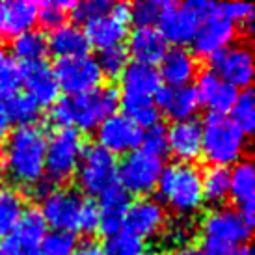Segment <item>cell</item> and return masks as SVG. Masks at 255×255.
Wrapping results in <instances>:
<instances>
[{
    "mask_svg": "<svg viewBox=\"0 0 255 255\" xmlns=\"http://www.w3.org/2000/svg\"><path fill=\"white\" fill-rule=\"evenodd\" d=\"M203 255H254L248 244H207L203 242Z\"/></svg>",
    "mask_w": 255,
    "mask_h": 255,
    "instance_id": "cell-46",
    "label": "cell"
},
{
    "mask_svg": "<svg viewBox=\"0 0 255 255\" xmlns=\"http://www.w3.org/2000/svg\"><path fill=\"white\" fill-rule=\"evenodd\" d=\"M77 231L84 235H93L95 231H99V211L97 205L92 201H84L80 216H78V226Z\"/></svg>",
    "mask_w": 255,
    "mask_h": 255,
    "instance_id": "cell-44",
    "label": "cell"
},
{
    "mask_svg": "<svg viewBox=\"0 0 255 255\" xmlns=\"http://www.w3.org/2000/svg\"><path fill=\"white\" fill-rule=\"evenodd\" d=\"M6 26V2H0V32Z\"/></svg>",
    "mask_w": 255,
    "mask_h": 255,
    "instance_id": "cell-50",
    "label": "cell"
},
{
    "mask_svg": "<svg viewBox=\"0 0 255 255\" xmlns=\"http://www.w3.org/2000/svg\"><path fill=\"white\" fill-rule=\"evenodd\" d=\"M56 77L58 88L67 95H80V93L93 92L99 88L103 75L99 65L92 56H78L58 60L56 67L52 69Z\"/></svg>",
    "mask_w": 255,
    "mask_h": 255,
    "instance_id": "cell-11",
    "label": "cell"
},
{
    "mask_svg": "<svg viewBox=\"0 0 255 255\" xmlns=\"http://www.w3.org/2000/svg\"><path fill=\"white\" fill-rule=\"evenodd\" d=\"M21 84L26 90V97L37 107H52L58 101V88L54 71L47 62H32L21 65Z\"/></svg>",
    "mask_w": 255,
    "mask_h": 255,
    "instance_id": "cell-16",
    "label": "cell"
},
{
    "mask_svg": "<svg viewBox=\"0 0 255 255\" xmlns=\"http://www.w3.org/2000/svg\"><path fill=\"white\" fill-rule=\"evenodd\" d=\"M143 130L123 114H114L97 127V145L110 155H128L142 145Z\"/></svg>",
    "mask_w": 255,
    "mask_h": 255,
    "instance_id": "cell-15",
    "label": "cell"
},
{
    "mask_svg": "<svg viewBox=\"0 0 255 255\" xmlns=\"http://www.w3.org/2000/svg\"><path fill=\"white\" fill-rule=\"evenodd\" d=\"M160 90V77L155 65L132 62L121 73V95L132 99H155Z\"/></svg>",
    "mask_w": 255,
    "mask_h": 255,
    "instance_id": "cell-22",
    "label": "cell"
},
{
    "mask_svg": "<svg viewBox=\"0 0 255 255\" xmlns=\"http://www.w3.org/2000/svg\"><path fill=\"white\" fill-rule=\"evenodd\" d=\"M77 2H62V0H47L37 4V21H41L45 28L54 30L65 24L67 13L73 11Z\"/></svg>",
    "mask_w": 255,
    "mask_h": 255,
    "instance_id": "cell-36",
    "label": "cell"
},
{
    "mask_svg": "<svg viewBox=\"0 0 255 255\" xmlns=\"http://www.w3.org/2000/svg\"><path fill=\"white\" fill-rule=\"evenodd\" d=\"M166 239L173 248H183L188 246V242L192 239V226L190 222H175L168 227L166 231Z\"/></svg>",
    "mask_w": 255,
    "mask_h": 255,
    "instance_id": "cell-45",
    "label": "cell"
},
{
    "mask_svg": "<svg viewBox=\"0 0 255 255\" xmlns=\"http://www.w3.org/2000/svg\"><path fill=\"white\" fill-rule=\"evenodd\" d=\"M45 149L47 134L36 125L17 127L9 134L4 151L7 175L24 188H32L45 175Z\"/></svg>",
    "mask_w": 255,
    "mask_h": 255,
    "instance_id": "cell-2",
    "label": "cell"
},
{
    "mask_svg": "<svg viewBox=\"0 0 255 255\" xmlns=\"http://www.w3.org/2000/svg\"><path fill=\"white\" fill-rule=\"evenodd\" d=\"M255 173L250 160H241L229 170V196L233 198L237 211L254 218L255 209Z\"/></svg>",
    "mask_w": 255,
    "mask_h": 255,
    "instance_id": "cell-24",
    "label": "cell"
},
{
    "mask_svg": "<svg viewBox=\"0 0 255 255\" xmlns=\"http://www.w3.org/2000/svg\"><path fill=\"white\" fill-rule=\"evenodd\" d=\"M211 71L216 73L224 82L235 90H250L254 80V54L248 45H229L222 52L211 58Z\"/></svg>",
    "mask_w": 255,
    "mask_h": 255,
    "instance_id": "cell-13",
    "label": "cell"
},
{
    "mask_svg": "<svg viewBox=\"0 0 255 255\" xmlns=\"http://www.w3.org/2000/svg\"><path fill=\"white\" fill-rule=\"evenodd\" d=\"M168 50V43L162 34L153 26H136L128 36L127 54L134 58V62L145 65L158 64Z\"/></svg>",
    "mask_w": 255,
    "mask_h": 255,
    "instance_id": "cell-23",
    "label": "cell"
},
{
    "mask_svg": "<svg viewBox=\"0 0 255 255\" xmlns=\"http://www.w3.org/2000/svg\"><path fill=\"white\" fill-rule=\"evenodd\" d=\"M194 90H196V95H198L199 107L203 105V107L209 108L211 114H220V116H226L233 108L235 99L239 95V92L235 90L233 86L224 82L211 69L199 75Z\"/></svg>",
    "mask_w": 255,
    "mask_h": 255,
    "instance_id": "cell-18",
    "label": "cell"
},
{
    "mask_svg": "<svg viewBox=\"0 0 255 255\" xmlns=\"http://www.w3.org/2000/svg\"><path fill=\"white\" fill-rule=\"evenodd\" d=\"M77 183L88 196H103L118 186V160L99 145L84 147L77 168Z\"/></svg>",
    "mask_w": 255,
    "mask_h": 255,
    "instance_id": "cell-8",
    "label": "cell"
},
{
    "mask_svg": "<svg viewBox=\"0 0 255 255\" xmlns=\"http://www.w3.org/2000/svg\"><path fill=\"white\" fill-rule=\"evenodd\" d=\"M84 153L82 134L73 128H58L47 138L45 149V175L50 183H67L75 177Z\"/></svg>",
    "mask_w": 255,
    "mask_h": 255,
    "instance_id": "cell-6",
    "label": "cell"
},
{
    "mask_svg": "<svg viewBox=\"0 0 255 255\" xmlns=\"http://www.w3.org/2000/svg\"><path fill=\"white\" fill-rule=\"evenodd\" d=\"M143 255H160L158 252H153V250H149V252H143Z\"/></svg>",
    "mask_w": 255,
    "mask_h": 255,
    "instance_id": "cell-53",
    "label": "cell"
},
{
    "mask_svg": "<svg viewBox=\"0 0 255 255\" xmlns=\"http://www.w3.org/2000/svg\"><path fill=\"white\" fill-rule=\"evenodd\" d=\"M21 84V65L13 58L0 50V88L15 92Z\"/></svg>",
    "mask_w": 255,
    "mask_h": 255,
    "instance_id": "cell-41",
    "label": "cell"
},
{
    "mask_svg": "<svg viewBox=\"0 0 255 255\" xmlns=\"http://www.w3.org/2000/svg\"><path fill=\"white\" fill-rule=\"evenodd\" d=\"M168 255H203L199 248H194V246H183V248H173Z\"/></svg>",
    "mask_w": 255,
    "mask_h": 255,
    "instance_id": "cell-49",
    "label": "cell"
},
{
    "mask_svg": "<svg viewBox=\"0 0 255 255\" xmlns=\"http://www.w3.org/2000/svg\"><path fill=\"white\" fill-rule=\"evenodd\" d=\"M37 21V4L30 0H19L6 4V26L4 34L9 36H21L24 32L34 30Z\"/></svg>",
    "mask_w": 255,
    "mask_h": 255,
    "instance_id": "cell-28",
    "label": "cell"
},
{
    "mask_svg": "<svg viewBox=\"0 0 255 255\" xmlns=\"http://www.w3.org/2000/svg\"><path fill=\"white\" fill-rule=\"evenodd\" d=\"M9 128H11V121L7 120V116L0 110V140H4L9 136Z\"/></svg>",
    "mask_w": 255,
    "mask_h": 255,
    "instance_id": "cell-48",
    "label": "cell"
},
{
    "mask_svg": "<svg viewBox=\"0 0 255 255\" xmlns=\"http://www.w3.org/2000/svg\"><path fill=\"white\" fill-rule=\"evenodd\" d=\"M71 255H103L101 248L97 244H93V242H84V244H80L75 248Z\"/></svg>",
    "mask_w": 255,
    "mask_h": 255,
    "instance_id": "cell-47",
    "label": "cell"
},
{
    "mask_svg": "<svg viewBox=\"0 0 255 255\" xmlns=\"http://www.w3.org/2000/svg\"><path fill=\"white\" fill-rule=\"evenodd\" d=\"M0 190H4V170L0 166Z\"/></svg>",
    "mask_w": 255,
    "mask_h": 255,
    "instance_id": "cell-52",
    "label": "cell"
},
{
    "mask_svg": "<svg viewBox=\"0 0 255 255\" xmlns=\"http://www.w3.org/2000/svg\"><path fill=\"white\" fill-rule=\"evenodd\" d=\"M233 121V125L239 130H242L244 134L248 136L255 127V97L252 90H242L237 99H235L233 108L229 110Z\"/></svg>",
    "mask_w": 255,
    "mask_h": 255,
    "instance_id": "cell-34",
    "label": "cell"
},
{
    "mask_svg": "<svg viewBox=\"0 0 255 255\" xmlns=\"http://www.w3.org/2000/svg\"><path fill=\"white\" fill-rule=\"evenodd\" d=\"M101 252L103 255H143L145 248L142 239L128 233L127 229H121L118 233L108 235Z\"/></svg>",
    "mask_w": 255,
    "mask_h": 255,
    "instance_id": "cell-35",
    "label": "cell"
},
{
    "mask_svg": "<svg viewBox=\"0 0 255 255\" xmlns=\"http://www.w3.org/2000/svg\"><path fill=\"white\" fill-rule=\"evenodd\" d=\"M2 160H4V151H2V147H0V166H2Z\"/></svg>",
    "mask_w": 255,
    "mask_h": 255,
    "instance_id": "cell-54",
    "label": "cell"
},
{
    "mask_svg": "<svg viewBox=\"0 0 255 255\" xmlns=\"http://www.w3.org/2000/svg\"><path fill=\"white\" fill-rule=\"evenodd\" d=\"M39 110L41 108L37 107L34 101H30L26 95H21V93L15 92L6 101L2 112L6 114L7 120L11 123H17L19 127H26V125L36 123L37 118H39Z\"/></svg>",
    "mask_w": 255,
    "mask_h": 255,
    "instance_id": "cell-33",
    "label": "cell"
},
{
    "mask_svg": "<svg viewBox=\"0 0 255 255\" xmlns=\"http://www.w3.org/2000/svg\"><path fill=\"white\" fill-rule=\"evenodd\" d=\"M166 226V211L160 201L151 198H140L130 203L123 227L138 239H153Z\"/></svg>",
    "mask_w": 255,
    "mask_h": 255,
    "instance_id": "cell-17",
    "label": "cell"
},
{
    "mask_svg": "<svg viewBox=\"0 0 255 255\" xmlns=\"http://www.w3.org/2000/svg\"><path fill=\"white\" fill-rule=\"evenodd\" d=\"M112 9V2L107 0H86V2H77L73 7V17L80 22H92L103 15H108Z\"/></svg>",
    "mask_w": 255,
    "mask_h": 255,
    "instance_id": "cell-40",
    "label": "cell"
},
{
    "mask_svg": "<svg viewBox=\"0 0 255 255\" xmlns=\"http://www.w3.org/2000/svg\"><path fill=\"white\" fill-rule=\"evenodd\" d=\"M47 49L58 58H78L86 56L90 50V43L86 39L84 30L77 24H62L58 28L50 30L47 39Z\"/></svg>",
    "mask_w": 255,
    "mask_h": 255,
    "instance_id": "cell-26",
    "label": "cell"
},
{
    "mask_svg": "<svg viewBox=\"0 0 255 255\" xmlns=\"http://www.w3.org/2000/svg\"><path fill=\"white\" fill-rule=\"evenodd\" d=\"M26 211L24 199L15 190H0V237L4 239L15 229Z\"/></svg>",
    "mask_w": 255,
    "mask_h": 255,
    "instance_id": "cell-32",
    "label": "cell"
},
{
    "mask_svg": "<svg viewBox=\"0 0 255 255\" xmlns=\"http://www.w3.org/2000/svg\"><path fill=\"white\" fill-rule=\"evenodd\" d=\"M47 224L39 211L28 209L11 233L0 241V255H41V241Z\"/></svg>",
    "mask_w": 255,
    "mask_h": 255,
    "instance_id": "cell-14",
    "label": "cell"
},
{
    "mask_svg": "<svg viewBox=\"0 0 255 255\" xmlns=\"http://www.w3.org/2000/svg\"><path fill=\"white\" fill-rule=\"evenodd\" d=\"M201 196L211 205H220L229 198V168L209 166L201 173Z\"/></svg>",
    "mask_w": 255,
    "mask_h": 255,
    "instance_id": "cell-30",
    "label": "cell"
},
{
    "mask_svg": "<svg viewBox=\"0 0 255 255\" xmlns=\"http://www.w3.org/2000/svg\"><path fill=\"white\" fill-rule=\"evenodd\" d=\"M220 9H222V13L226 15L229 21L233 22L235 26L242 24V26L248 28V32L254 26L255 9L252 4H220Z\"/></svg>",
    "mask_w": 255,
    "mask_h": 255,
    "instance_id": "cell-42",
    "label": "cell"
},
{
    "mask_svg": "<svg viewBox=\"0 0 255 255\" xmlns=\"http://www.w3.org/2000/svg\"><path fill=\"white\" fill-rule=\"evenodd\" d=\"M142 149L153 153V155L164 156L168 151V142H166V128L156 125L153 128H147L142 138Z\"/></svg>",
    "mask_w": 255,
    "mask_h": 255,
    "instance_id": "cell-43",
    "label": "cell"
},
{
    "mask_svg": "<svg viewBox=\"0 0 255 255\" xmlns=\"http://www.w3.org/2000/svg\"><path fill=\"white\" fill-rule=\"evenodd\" d=\"M77 248V237L71 231H47L41 241V255H71Z\"/></svg>",
    "mask_w": 255,
    "mask_h": 255,
    "instance_id": "cell-37",
    "label": "cell"
},
{
    "mask_svg": "<svg viewBox=\"0 0 255 255\" xmlns=\"http://www.w3.org/2000/svg\"><path fill=\"white\" fill-rule=\"evenodd\" d=\"M86 199L77 190L71 188H58L50 190L41 201V211L45 224L58 231H77L78 216Z\"/></svg>",
    "mask_w": 255,
    "mask_h": 255,
    "instance_id": "cell-12",
    "label": "cell"
},
{
    "mask_svg": "<svg viewBox=\"0 0 255 255\" xmlns=\"http://www.w3.org/2000/svg\"><path fill=\"white\" fill-rule=\"evenodd\" d=\"M120 107V93L112 86H99L93 92L65 95L50 108V121L60 128L90 132L114 116Z\"/></svg>",
    "mask_w": 255,
    "mask_h": 255,
    "instance_id": "cell-1",
    "label": "cell"
},
{
    "mask_svg": "<svg viewBox=\"0 0 255 255\" xmlns=\"http://www.w3.org/2000/svg\"><path fill=\"white\" fill-rule=\"evenodd\" d=\"M155 105L158 112H164L173 123L177 121L194 120V116L199 108V101L196 95L194 86H160V90L155 95Z\"/></svg>",
    "mask_w": 255,
    "mask_h": 255,
    "instance_id": "cell-20",
    "label": "cell"
},
{
    "mask_svg": "<svg viewBox=\"0 0 255 255\" xmlns=\"http://www.w3.org/2000/svg\"><path fill=\"white\" fill-rule=\"evenodd\" d=\"M166 6L164 0H142L130 6V21L136 22V26H153L158 22L162 9Z\"/></svg>",
    "mask_w": 255,
    "mask_h": 255,
    "instance_id": "cell-39",
    "label": "cell"
},
{
    "mask_svg": "<svg viewBox=\"0 0 255 255\" xmlns=\"http://www.w3.org/2000/svg\"><path fill=\"white\" fill-rule=\"evenodd\" d=\"M214 4L203 2V0H192L184 4H173L166 2L162 15L158 19V32L162 34L166 43H173L177 47H183L186 43H192L199 24L205 21V17L213 11Z\"/></svg>",
    "mask_w": 255,
    "mask_h": 255,
    "instance_id": "cell-5",
    "label": "cell"
},
{
    "mask_svg": "<svg viewBox=\"0 0 255 255\" xmlns=\"http://www.w3.org/2000/svg\"><path fill=\"white\" fill-rule=\"evenodd\" d=\"M130 207V196L121 188L120 184L114 186L112 190L105 192L101 196V201L97 205L99 211V231L107 235L118 233L123 229L125 216Z\"/></svg>",
    "mask_w": 255,
    "mask_h": 255,
    "instance_id": "cell-25",
    "label": "cell"
},
{
    "mask_svg": "<svg viewBox=\"0 0 255 255\" xmlns=\"http://www.w3.org/2000/svg\"><path fill=\"white\" fill-rule=\"evenodd\" d=\"M120 105L123 108V116L136 123L142 128H153L158 125L160 112L155 105V99H132V97H120Z\"/></svg>",
    "mask_w": 255,
    "mask_h": 255,
    "instance_id": "cell-31",
    "label": "cell"
},
{
    "mask_svg": "<svg viewBox=\"0 0 255 255\" xmlns=\"http://www.w3.org/2000/svg\"><path fill=\"white\" fill-rule=\"evenodd\" d=\"M15 92H7L4 88H0V110H4V105H6V101L9 99V95Z\"/></svg>",
    "mask_w": 255,
    "mask_h": 255,
    "instance_id": "cell-51",
    "label": "cell"
},
{
    "mask_svg": "<svg viewBox=\"0 0 255 255\" xmlns=\"http://www.w3.org/2000/svg\"><path fill=\"white\" fill-rule=\"evenodd\" d=\"M254 218H248L237 209L218 207L201 222V235L207 244H246L252 235Z\"/></svg>",
    "mask_w": 255,
    "mask_h": 255,
    "instance_id": "cell-9",
    "label": "cell"
},
{
    "mask_svg": "<svg viewBox=\"0 0 255 255\" xmlns=\"http://www.w3.org/2000/svg\"><path fill=\"white\" fill-rule=\"evenodd\" d=\"M246 153V134L227 116L209 114L201 125V155L211 166L227 168L242 160Z\"/></svg>",
    "mask_w": 255,
    "mask_h": 255,
    "instance_id": "cell-3",
    "label": "cell"
},
{
    "mask_svg": "<svg viewBox=\"0 0 255 255\" xmlns=\"http://www.w3.org/2000/svg\"><path fill=\"white\" fill-rule=\"evenodd\" d=\"M158 196L181 216L198 213L203 205L201 173L194 164H171L162 170L156 184Z\"/></svg>",
    "mask_w": 255,
    "mask_h": 255,
    "instance_id": "cell-4",
    "label": "cell"
},
{
    "mask_svg": "<svg viewBox=\"0 0 255 255\" xmlns=\"http://www.w3.org/2000/svg\"><path fill=\"white\" fill-rule=\"evenodd\" d=\"M11 52L13 60H21L24 64L32 62H43V58L47 56V37L43 36L39 30H30L21 36H15L11 43Z\"/></svg>",
    "mask_w": 255,
    "mask_h": 255,
    "instance_id": "cell-29",
    "label": "cell"
},
{
    "mask_svg": "<svg viewBox=\"0 0 255 255\" xmlns=\"http://www.w3.org/2000/svg\"><path fill=\"white\" fill-rule=\"evenodd\" d=\"M158 64H160L158 77H160V82L162 80L166 82V86H173V88L190 86V82L198 75V60L184 47L168 49Z\"/></svg>",
    "mask_w": 255,
    "mask_h": 255,
    "instance_id": "cell-21",
    "label": "cell"
},
{
    "mask_svg": "<svg viewBox=\"0 0 255 255\" xmlns=\"http://www.w3.org/2000/svg\"><path fill=\"white\" fill-rule=\"evenodd\" d=\"M162 170V156L138 147L125 155L121 164H118V184L128 196L134 194L143 198L156 188Z\"/></svg>",
    "mask_w": 255,
    "mask_h": 255,
    "instance_id": "cell-7",
    "label": "cell"
},
{
    "mask_svg": "<svg viewBox=\"0 0 255 255\" xmlns=\"http://www.w3.org/2000/svg\"><path fill=\"white\" fill-rule=\"evenodd\" d=\"M86 39L90 47L99 50H107L112 47H120L123 39L127 37V24L118 21L114 15H103L95 21L86 24Z\"/></svg>",
    "mask_w": 255,
    "mask_h": 255,
    "instance_id": "cell-27",
    "label": "cell"
},
{
    "mask_svg": "<svg viewBox=\"0 0 255 255\" xmlns=\"http://www.w3.org/2000/svg\"><path fill=\"white\" fill-rule=\"evenodd\" d=\"M168 151L181 164H192L201 156V123L186 120L173 123L166 130Z\"/></svg>",
    "mask_w": 255,
    "mask_h": 255,
    "instance_id": "cell-19",
    "label": "cell"
},
{
    "mask_svg": "<svg viewBox=\"0 0 255 255\" xmlns=\"http://www.w3.org/2000/svg\"><path fill=\"white\" fill-rule=\"evenodd\" d=\"M237 36V26L222 13L220 4H214L213 11L207 15L205 21L199 24L196 36L192 39L194 56L211 58L233 45Z\"/></svg>",
    "mask_w": 255,
    "mask_h": 255,
    "instance_id": "cell-10",
    "label": "cell"
},
{
    "mask_svg": "<svg viewBox=\"0 0 255 255\" xmlns=\"http://www.w3.org/2000/svg\"><path fill=\"white\" fill-rule=\"evenodd\" d=\"M95 62L99 65V71L103 77H108V78L121 77V73L125 71V67L128 65L127 49L123 45H120V47L101 50L99 58Z\"/></svg>",
    "mask_w": 255,
    "mask_h": 255,
    "instance_id": "cell-38",
    "label": "cell"
}]
</instances>
